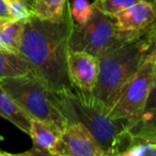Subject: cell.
<instances>
[{"label": "cell", "mask_w": 156, "mask_h": 156, "mask_svg": "<svg viewBox=\"0 0 156 156\" xmlns=\"http://www.w3.org/2000/svg\"><path fill=\"white\" fill-rule=\"evenodd\" d=\"M69 11L60 20H41L32 16L24 23L20 54L26 59L40 80L54 91L74 88L67 73Z\"/></svg>", "instance_id": "cell-1"}, {"label": "cell", "mask_w": 156, "mask_h": 156, "mask_svg": "<svg viewBox=\"0 0 156 156\" xmlns=\"http://www.w3.org/2000/svg\"><path fill=\"white\" fill-rule=\"evenodd\" d=\"M155 31L140 39L125 41L98 56V76L92 96L109 112L122 88L154 50Z\"/></svg>", "instance_id": "cell-2"}, {"label": "cell", "mask_w": 156, "mask_h": 156, "mask_svg": "<svg viewBox=\"0 0 156 156\" xmlns=\"http://www.w3.org/2000/svg\"><path fill=\"white\" fill-rule=\"evenodd\" d=\"M59 106L69 123L83 124L90 130L105 155H121L124 134L130 120L112 119L108 111L92 95L75 88L57 91Z\"/></svg>", "instance_id": "cell-3"}, {"label": "cell", "mask_w": 156, "mask_h": 156, "mask_svg": "<svg viewBox=\"0 0 156 156\" xmlns=\"http://www.w3.org/2000/svg\"><path fill=\"white\" fill-rule=\"evenodd\" d=\"M0 85L31 119L45 122L60 132L67 126L69 122L60 109L56 91L47 87L33 73L2 79Z\"/></svg>", "instance_id": "cell-4"}, {"label": "cell", "mask_w": 156, "mask_h": 156, "mask_svg": "<svg viewBox=\"0 0 156 156\" xmlns=\"http://www.w3.org/2000/svg\"><path fill=\"white\" fill-rule=\"evenodd\" d=\"M155 51L145 58L138 71L125 83L108 112L112 119H138L147 109L156 79Z\"/></svg>", "instance_id": "cell-5"}, {"label": "cell", "mask_w": 156, "mask_h": 156, "mask_svg": "<svg viewBox=\"0 0 156 156\" xmlns=\"http://www.w3.org/2000/svg\"><path fill=\"white\" fill-rule=\"evenodd\" d=\"M117 37L113 18L103 13L95 2L90 18L81 25L72 22L69 37V50L83 51L98 56L105 49L121 43Z\"/></svg>", "instance_id": "cell-6"}, {"label": "cell", "mask_w": 156, "mask_h": 156, "mask_svg": "<svg viewBox=\"0 0 156 156\" xmlns=\"http://www.w3.org/2000/svg\"><path fill=\"white\" fill-rule=\"evenodd\" d=\"M55 156H105L93 135L79 122L69 123L49 150Z\"/></svg>", "instance_id": "cell-7"}, {"label": "cell", "mask_w": 156, "mask_h": 156, "mask_svg": "<svg viewBox=\"0 0 156 156\" xmlns=\"http://www.w3.org/2000/svg\"><path fill=\"white\" fill-rule=\"evenodd\" d=\"M113 18L117 28V37L122 42L140 39L155 31L154 5L144 1L130 5Z\"/></svg>", "instance_id": "cell-8"}, {"label": "cell", "mask_w": 156, "mask_h": 156, "mask_svg": "<svg viewBox=\"0 0 156 156\" xmlns=\"http://www.w3.org/2000/svg\"><path fill=\"white\" fill-rule=\"evenodd\" d=\"M67 73L76 90L86 95H92L98 76V56L83 51L69 50Z\"/></svg>", "instance_id": "cell-9"}, {"label": "cell", "mask_w": 156, "mask_h": 156, "mask_svg": "<svg viewBox=\"0 0 156 156\" xmlns=\"http://www.w3.org/2000/svg\"><path fill=\"white\" fill-rule=\"evenodd\" d=\"M0 115L29 135L31 118L0 85Z\"/></svg>", "instance_id": "cell-10"}, {"label": "cell", "mask_w": 156, "mask_h": 156, "mask_svg": "<svg viewBox=\"0 0 156 156\" xmlns=\"http://www.w3.org/2000/svg\"><path fill=\"white\" fill-rule=\"evenodd\" d=\"M61 132L43 121L31 119L29 136L33 142V147L49 155V150L56 143Z\"/></svg>", "instance_id": "cell-11"}, {"label": "cell", "mask_w": 156, "mask_h": 156, "mask_svg": "<svg viewBox=\"0 0 156 156\" xmlns=\"http://www.w3.org/2000/svg\"><path fill=\"white\" fill-rule=\"evenodd\" d=\"M30 72V65L20 52L0 50V80L20 77Z\"/></svg>", "instance_id": "cell-12"}, {"label": "cell", "mask_w": 156, "mask_h": 156, "mask_svg": "<svg viewBox=\"0 0 156 156\" xmlns=\"http://www.w3.org/2000/svg\"><path fill=\"white\" fill-rule=\"evenodd\" d=\"M24 23L8 20L0 26V50L20 52Z\"/></svg>", "instance_id": "cell-13"}, {"label": "cell", "mask_w": 156, "mask_h": 156, "mask_svg": "<svg viewBox=\"0 0 156 156\" xmlns=\"http://www.w3.org/2000/svg\"><path fill=\"white\" fill-rule=\"evenodd\" d=\"M65 2L66 0H33V16L41 20H60L65 15Z\"/></svg>", "instance_id": "cell-14"}, {"label": "cell", "mask_w": 156, "mask_h": 156, "mask_svg": "<svg viewBox=\"0 0 156 156\" xmlns=\"http://www.w3.org/2000/svg\"><path fill=\"white\" fill-rule=\"evenodd\" d=\"M155 154L156 144L154 139L133 135L132 142L122 156H154Z\"/></svg>", "instance_id": "cell-15"}, {"label": "cell", "mask_w": 156, "mask_h": 156, "mask_svg": "<svg viewBox=\"0 0 156 156\" xmlns=\"http://www.w3.org/2000/svg\"><path fill=\"white\" fill-rule=\"evenodd\" d=\"M12 20L25 23L33 16L32 8L27 0H5Z\"/></svg>", "instance_id": "cell-16"}, {"label": "cell", "mask_w": 156, "mask_h": 156, "mask_svg": "<svg viewBox=\"0 0 156 156\" xmlns=\"http://www.w3.org/2000/svg\"><path fill=\"white\" fill-rule=\"evenodd\" d=\"M69 16L74 24L81 25L90 18L93 12V5L88 0H73L69 7Z\"/></svg>", "instance_id": "cell-17"}, {"label": "cell", "mask_w": 156, "mask_h": 156, "mask_svg": "<svg viewBox=\"0 0 156 156\" xmlns=\"http://www.w3.org/2000/svg\"><path fill=\"white\" fill-rule=\"evenodd\" d=\"M137 2L140 1L139 0H95V3L102 10L103 13L111 18Z\"/></svg>", "instance_id": "cell-18"}, {"label": "cell", "mask_w": 156, "mask_h": 156, "mask_svg": "<svg viewBox=\"0 0 156 156\" xmlns=\"http://www.w3.org/2000/svg\"><path fill=\"white\" fill-rule=\"evenodd\" d=\"M0 17L5 18V20H11L9 9L5 5V0H0Z\"/></svg>", "instance_id": "cell-19"}, {"label": "cell", "mask_w": 156, "mask_h": 156, "mask_svg": "<svg viewBox=\"0 0 156 156\" xmlns=\"http://www.w3.org/2000/svg\"><path fill=\"white\" fill-rule=\"evenodd\" d=\"M20 155H33V156H37V155H48V154H46L45 152L43 151H40V150L35 149V147H32V149L30 150V151H27V152H24V153H20Z\"/></svg>", "instance_id": "cell-20"}, {"label": "cell", "mask_w": 156, "mask_h": 156, "mask_svg": "<svg viewBox=\"0 0 156 156\" xmlns=\"http://www.w3.org/2000/svg\"><path fill=\"white\" fill-rule=\"evenodd\" d=\"M139 1H144V2L151 3V5H154V3H155V0H139Z\"/></svg>", "instance_id": "cell-21"}, {"label": "cell", "mask_w": 156, "mask_h": 156, "mask_svg": "<svg viewBox=\"0 0 156 156\" xmlns=\"http://www.w3.org/2000/svg\"><path fill=\"white\" fill-rule=\"evenodd\" d=\"M5 20H5V18H1V17H0V26H1V25H2L3 23L5 22Z\"/></svg>", "instance_id": "cell-22"}, {"label": "cell", "mask_w": 156, "mask_h": 156, "mask_svg": "<svg viewBox=\"0 0 156 156\" xmlns=\"http://www.w3.org/2000/svg\"><path fill=\"white\" fill-rule=\"evenodd\" d=\"M2 155H10V154L5 153V152H3V151H0V156H2Z\"/></svg>", "instance_id": "cell-23"}, {"label": "cell", "mask_w": 156, "mask_h": 156, "mask_svg": "<svg viewBox=\"0 0 156 156\" xmlns=\"http://www.w3.org/2000/svg\"><path fill=\"white\" fill-rule=\"evenodd\" d=\"M27 1H28V3H29V5H32V2H33V0H27Z\"/></svg>", "instance_id": "cell-24"}, {"label": "cell", "mask_w": 156, "mask_h": 156, "mask_svg": "<svg viewBox=\"0 0 156 156\" xmlns=\"http://www.w3.org/2000/svg\"><path fill=\"white\" fill-rule=\"evenodd\" d=\"M1 140H3V137L1 136V135H0V141H1Z\"/></svg>", "instance_id": "cell-25"}]
</instances>
